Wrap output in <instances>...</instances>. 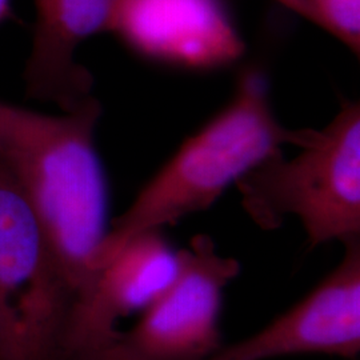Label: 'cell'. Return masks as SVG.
<instances>
[{
    "label": "cell",
    "mask_w": 360,
    "mask_h": 360,
    "mask_svg": "<svg viewBox=\"0 0 360 360\" xmlns=\"http://www.w3.org/2000/svg\"><path fill=\"white\" fill-rule=\"evenodd\" d=\"M74 296L23 187L0 160V316L19 360H65Z\"/></svg>",
    "instance_id": "cell-4"
},
{
    "label": "cell",
    "mask_w": 360,
    "mask_h": 360,
    "mask_svg": "<svg viewBox=\"0 0 360 360\" xmlns=\"http://www.w3.org/2000/svg\"><path fill=\"white\" fill-rule=\"evenodd\" d=\"M318 129H288L275 114L264 71L250 67L218 115L181 143L129 208L110 223L96 257L98 270L134 235L163 230L214 206L226 190L285 144L303 147Z\"/></svg>",
    "instance_id": "cell-2"
},
{
    "label": "cell",
    "mask_w": 360,
    "mask_h": 360,
    "mask_svg": "<svg viewBox=\"0 0 360 360\" xmlns=\"http://www.w3.org/2000/svg\"><path fill=\"white\" fill-rule=\"evenodd\" d=\"M101 116L95 96L53 115L0 101V160L38 214L74 309L96 282V257L110 230L108 186L95 144Z\"/></svg>",
    "instance_id": "cell-1"
},
{
    "label": "cell",
    "mask_w": 360,
    "mask_h": 360,
    "mask_svg": "<svg viewBox=\"0 0 360 360\" xmlns=\"http://www.w3.org/2000/svg\"><path fill=\"white\" fill-rule=\"evenodd\" d=\"M143 58L186 70H215L245 44L221 0H117L110 31Z\"/></svg>",
    "instance_id": "cell-7"
},
{
    "label": "cell",
    "mask_w": 360,
    "mask_h": 360,
    "mask_svg": "<svg viewBox=\"0 0 360 360\" xmlns=\"http://www.w3.org/2000/svg\"><path fill=\"white\" fill-rule=\"evenodd\" d=\"M13 16V1L11 0H0V25L10 20Z\"/></svg>",
    "instance_id": "cell-13"
},
{
    "label": "cell",
    "mask_w": 360,
    "mask_h": 360,
    "mask_svg": "<svg viewBox=\"0 0 360 360\" xmlns=\"http://www.w3.org/2000/svg\"><path fill=\"white\" fill-rule=\"evenodd\" d=\"M303 18L360 56V0H309Z\"/></svg>",
    "instance_id": "cell-10"
},
{
    "label": "cell",
    "mask_w": 360,
    "mask_h": 360,
    "mask_svg": "<svg viewBox=\"0 0 360 360\" xmlns=\"http://www.w3.org/2000/svg\"><path fill=\"white\" fill-rule=\"evenodd\" d=\"M116 1L34 0L37 19L25 68L28 98L71 111L94 96V77L77 52L87 39L110 31Z\"/></svg>",
    "instance_id": "cell-9"
},
{
    "label": "cell",
    "mask_w": 360,
    "mask_h": 360,
    "mask_svg": "<svg viewBox=\"0 0 360 360\" xmlns=\"http://www.w3.org/2000/svg\"><path fill=\"white\" fill-rule=\"evenodd\" d=\"M240 272L208 235L179 250L174 279L127 331L117 330L101 360H207L221 347L220 314L227 285Z\"/></svg>",
    "instance_id": "cell-5"
},
{
    "label": "cell",
    "mask_w": 360,
    "mask_h": 360,
    "mask_svg": "<svg viewBox=\"0 0 360 360\" xmlns=\"http://www.w3.org/2000/svg\"><path fill=\"white\" fill-rule=\"evenodd\" d=\"M179 250L162 230L139 232L99 271L87 299L72 314L65 360H101L117 322L148 307L174 279Z\"/></svg>",
    "instance_id": "cell-8"
},
{
    "label": "cell",
    "mask_w": 360,
    "mask_h": 360,
    "mask_svg": "<svg viewBox=\"0 0 360 360\" xmlns=\"http://www.w3.org/2000/svg\"><path fill=\"white\" fill-rule=\"evenodd\" d=\"M339 264L295 306L260 331L223 345L207 360H272L328 355L356 360L360 354V236L345 240Z\"/></svg>",
    "instance_id": "cell-6"
},
{
    "label": "cell",
    "mask_w": 360,
    "mask_h": 360,
    "mask_svg": "<svg viewBox=\"0 0 360 360\" xmlns=\"http://www.w3.org/2000/svg\"><path fill=\"white\" fill-rule=\"evenodd\" d=\"M0 360H19L6 324L0 316Z\"/></svg>",
    "instance_id": "cell-11"
},
{
    "label": "cell",
    "mask_w": 360,
    "mask_h": 360,
    "mask_svg": "<svg viewBox=\"0 0 360 360\" xmlns=\"http://www.w3.org/2000/svg\"><path fill=\"white\" fill-rule=\"evenodd\" d=\"M292 159L274 155L236 181L245 214L264 231L297 219L311 248L360 236V104L345 102Z\"/></svg>",
    "instance_id": "cell-3"
},
{
    "label": "cell",
    "mask_w": 360,
    "mask_h": 360,
    "mask_svg": "<svg viewBox=\"0 0 360 360\" xmlns=\"http://www.w3.org/2000/svg\"><path fill=\"white\" fill-rule=\"evenodd\" d=\"M276 1L281 3L285 8H288V10L294 11V13H297V15L303 16L309 0H276Z\"/></svg>",
    "instance_id": "cell-12"
}]
</instances>
